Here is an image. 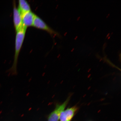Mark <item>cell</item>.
Listing matches in <instances>:
<instances>
[{
	"label": "cell",
	"instance_id": "obj_1",
	"mask_svg": "<svg viewBox=\"0 0 121 121\" xmlns=\"http://www.w3.org/2000/svg\"><path fill=\"white\" fill-rule=\"evenodd\" d=\"M27 29L26 28L23 26L20 29L16 32L14 61L11 69V72L13 74H16L17 73V68L18 58L25 39Z\"/></svg>",
	"mask_w": 121,
	"mask_h": 121
},
{
	"label": "cell",
	"instance_id": "obj_2",
	"mask_svg": "<svg viewBox=\"0 0 121 121\" xmlns=\"http://www.w3.org/2000/svg\"><path fill=\"white\" fill-rule=\"evenodd\" d=\"M70 99L69 96L63 103L57 104L55 109L50 114L48 117V121H58L60 119V114L65 110Z\"/></svg>",
	"mask_w": 121,
	"mask_h": 121
},
{
	"label": "cell",
	"instance_id": "obj_3",
	"mask_svg": "<svg viewBox=\"0 0 121 121\" xmlns=\"http://www.w3.org/2000/svg\"><path fill=\"white\" fill-rule=\"evenodd\" d=\"M33 26L41 30H45L51 35H56V32L50 27L41 18L36 14L35 16Z\"/></svg>",
	"mask_w": 121,
	"mask_h": 121
},
{
	"label": "cell",
	"instance_id": "obj_4",
	"mask_svg": "<svg viewBox=\"0 0 121 121\" xmlns=\"http://www.w3.org/2000/svg\"><path fill=\"white\" fill-rule=\"evenodd\" d=\"M13 24L16 32L18 31L23 26L22 16L20 12L17 7L15 1L13 2Z\"/></svg>",
	"mask_w": 121,
	"mask_h": 121
},
{
	"label": "cell",
	"instance_id": "obj_5",
	"mask_svg": "<svg viewBox=\"0 0 121 121\" xmlns=\"http://www.w3.org/2000/svg\"><path fill=\"white\" fill-rule=\"evenodd\" d=\"M78 110V107L75 105L64 110L60 114V121H71Z\"/></svg>",
	"mask_w": 121,
	"mask_h": 121
},
{
	"label": "cell",
	"instance_id": "obj_6",
	"mask_svg": "<svg viewBox=\"0 0 121 121\" xmlns=\"http://www.w3.org/2000/svg\"><path fill=\"white\" fill-rule=\"evenodd\" d=\"M36 14L31 11L27 12L22 15V25L27 28L33 26Z\"/></svg>",
	"mask_w": 121,
	"mask_h": 121
},
{
	"label": "cell",
	"instance_id": "obj_7",
	"mask_svg": "<svg viewBox=\"0 0 121 121\" xmlns=\"http://www.w3.org/2000/svg\"><path fill=\"white\" fill-rule=\"evenodd\" d=\"M18 8L22 15L27 12L31 11L30 4L25 0H19Z\"/></svg>",
	"mask_w": 121,
	"mask_h": 121
},
{
	"label": "cell",
	"instance_id": "obj_8",
	"mask_svg": "<svg viewBox=\"0 0 121 121\" xmlns=\"http://www.w3.org/2000/svg\"></svg>",
	"mask_w": 121,
	"mask_h": 121
}]
</instances>
